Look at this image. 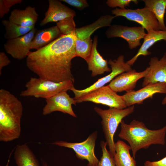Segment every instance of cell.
<instances>
[{"label": "cell", "instance_id": "obj_12", "mask_svg": "<svg viewBox=\"0 0 166 166\" xmlns=\"http://www.w3.org/2000/svg\"><path fill=\"white\" fill-rule=\"evenodd\" d=\"M37 30L35 27L23 36L7 40L4 45L7 53L18 60L26 58L30 51L31 43Z\"/></svg>", "mask_w": 166, "mask_h": 166}, {"label": "cell", "instance_id": "obj_25", "mask_svg": "<svg viewBox=\"0 0 166 166\" xmlns=\"http://www.w3.org/2000/svg\"><path fill=\"white\" fill-rule=\"evenodd\" d=\"M2 24L5 27V38L10 40L23 36L32 30L35 26L23 27L13 23L9 20H3Z\"/></svg>", "mask_w": 166, "mask_h": 166}, {"label": "cell", "instance_id": "obj_16", "mask_svg": "<svg viewBox=\"0 0 166 166\" xmlns=\"http://www.w3.org/2000/svg\"><path fill=\"white\" fill-rule=\"evenodd\" d=\"M49 7L40 25L43 26L50 22H58L66 18L74 17V10L63 4L60 1L49 0Z\"/></svg>", "mask_w": 166, "mask_h": 166}, {"label": "cell", "instance_id": "obj_1", "mask_svg": "<svg viewBox=\"0 0 166 166\" xmlns=\"http://www.w3.org/2000/svg\"><path fill=\"white\" fill-rule=\"evenodd\" d=\"M75 34L61 35L48 45L30 51L27 68L38 77L55 82L74 81L71 68L76 56Z\"/></svg>", "mask_w": 166, "mask_h": 166}, {"label": "cell", "instance_id": "obj_6", "mask_svg": "<svg viewBox=\"0 0 166 166\" xmlns=\"http://www.w3.org/2000/svg\"><path fill=\"white\" fill-rule=\"evenodd\" d=\"M77 103L90 101L120 109L127 106L122 96L118 95L108 85L88 93L76 99Z\"/></svg>", "mask_w": 166, "mask_h": 166}, {"label": "cell", "instance_id": "obj_3", "mask_svg": "<svg viewBox=\"0 0 166 166\" xmlns=\"http://www.w3.org/2000/svg\"><path fill=\"white\" fill-rule=\"evenodd\" d=\"M121 127L118 136L128 142L135 159L137 152L141 149H147L152 144H165L166 125L158 130H151L143 122L133 120L129 124L122 120Z\"/></svg>", "mask_w": 166, "mask_h": 166}, {"label": "cell", "instance_id": "obj_5", "mask_svg": "<svg viewBox=\"0 0 166 166\" xmlns=\"http://www.w3.org/2000/svg\"><path fill=\"white\" fill-rule=\"evenodd\" d=\"M134 108V105L122 109L109 108L103 109L97 107L94 108L95 111L102 119L101 124L105 142L113 156L115 153L114 134L123 119L133 113Z\"/></svg>", "mask_w": 166, "mask_h": 166}, {"label": "cell", "instance_id": "obj_8", "mask_svg": "<svg viewBox=\"0 0 166 166\" xmlns=\"http://www.w3.org/2000/svg\"><path fill=\"white\" fill-rule=\"evenodd\" d=\"M115 17L122 16L127 19L140 24L148 32L152 30H159L160 26L154 14L144 7L136 9L116 8L111 11Z\"/></svg>", "mask_w": 166, "mask_h": 166}, {"label": "cell", "instance_id": "obj_10", "mask_svg": "<svg viewBox=\"0 0 166 166\" xmlns=\"http://www.w3.org/2000/svg\"><path fill=\"white\" fill-rule=\"evenodd\" d=\"M105 34L108 38L119 37L124 39L128 43L129 48L133 49L141 45L140 40L144 38L146 33L141 26L128 27L114 24L109 27Z\"/></svg>", "mask_w": 166, "mask_h": 166}, {"label": "cell", "instance_id": "obj_2", "mask_svg": "<svg viewBox=\"0 0 166 166\" xmlns=\"http://www.w3.org/2000/svg\"><path fill=\"white\" fill-rule=\"evenodd\" d=\"M23 111L20 100L9 91L0 90V141L7 142L19 138Z\"/></svg>", "mask_w": 166, "mask_h": 166}, {"label": "cell", "instance_id": "obj_32", "mask_svg": "<svg viewBox=\"0 0 166 166\" xmlns=\"http://www.w3.org/2000/svg\"><path fill=\"white\" fill-rule=\"evenodd\" d=\"M10 61L5 53L2 52H0V75L2 74L3 68L8 65Z\"/></svg>", "mask_w": 166, "mask_h": 166}, {"label": "cell", "instance_id": "obj_13", "mask_svg": "<svg viewBox=\"0 0 166 166\" xmlns=\"http://www.w3.org/2000/svg\"><path fill=\"white\" fill-rule=\"evenodd\" d=\"M46 104L42 109V113L46 115L55 111H59L76 117L72 108V105H76V100L70 97L66 91L61 92L45 100Z\"/></svg>", "mask_w": 166, "mask_h": 166}, {"label": "cell", "instance_id": "obj_24", "mask_svg": "<svg viewBox=\"0 0 166 166\" xmlns=\"http://www.w3.org/2000/svg\"><path fill=\"white\" fill-rule=\"evenodd\" d=\"M145 7L148 8L155 16L159 23L160 30H166L164 16L166 8V0H144Z\"/></svg>", "mask_w": 166, "mask_h": 166}, {"label": "cell", "instance_id": "obj_17", "mask_svg": "<svg viewBox=\"0 0 166 166\" xmlns=\"http://www.w3.org/2000/svg\"><path fill=\"white\" fill-rule=\"evenodd\" d=\"M97 36H95L90 54L86 60L88 70L91 71V76L93 77L111 71V68L108 67V61L103 58L97 49Z\"/></svg>", "mask_w": 166, "mask_h": 166}, {"label": "cell", "instance_id": "obj_28", "mask_svg": "<svg viewBox=\"0 0 166 166\" xmlns=\"http://www.w3.org/2000/svg\"><path fill=\"white\" fill-rule=\"evenodd\" d=\"M107 143L101 141L100 146L101 148L102 155L100 160L96 166H116L114 156L106 147Z\"/></svg>", "mask_w": 166, "mask_h": 166}, {"label": "cell", "instance_id": "obj_9", "mask_svg": "<svg viewBox=\"0 0 166 166\" xmlns=\"http://www.w3.org/2000/svg\"><path fill=\"white\" fill-rule=\"evenodd\" d=\"M124 55H121L116 60H109L108 64L111 69V73L105 77L99 79L89 87L83 89L78 90L75 89L74 86H73L70 90L72 91L74 94V99L76 100L88 93L104 86L119 75L132 70L131 66L124 62Z\"/></svg>", "mask_w": 166, "mask_h": 166}, {"label": "cell", "instance_id": "obj_7", "mask_svg": "<svg viewBox=\"0 0 166 166\" xmlns=\"http://www.w3.org/2000/svg\"><path fill=\"white\" fill-rule=\"evenodd\" d=\"M97 132L94 131L87 139L81 142H70L63 141H57L52 144L60 147L72 149L76 156L79 159L85 160L88 162V166H96L99 160L94 152L96 141Z\"/></svg>", "mask_w": 166, "mask_h": 166}, {"label": "cell", "instance_id": "obj_11", "mask_svg": "<svg viewBox=\"0 0 166 166\" xmlns=\"http://www.w3.org/2000/svg\"><path fill=\"white\" fill-rule=\"evenodd\" d=\"M150 68L147 67L144 71L137 72L135 69L124 72L115 77L108 85L116 93L125 91L129 93L134 91L137 81L144 77L149 73Z\"/></svg>", "mask_w": 166, "mask_h": 166}, {"label": "cell", "instance_id": "obj_34", "mask_svg": "<svg viewBox=\"0 0 166 166\" xmlns=\"http://www.w3.org/2000/svg\"><path fill=\"white\" fill-rule=\"evenodd\" d=\"M42 166H48L47 164L45 163H43L42 164Z\"/></svg>", "mask_w": 166, "mask_h": 166}, {"label": "cell", "instance_id": "obj_19", "mask_svg": "<svg viewBox=\"0 0 166 166\" xmlns=\"http://www.w3.org/2000/svg\"><path fill=\"white\" fill-rule=\"evenodd\" d=\"M143 39V42L136 54L126 62L131 66L133 65L140 56L150 55L151 53L148 50V49L156 42L161 40L166 41V30H152L147 32Z\"/></svg>", "mask_w": 166, "mask_h": 166}, {"label": "cell", "instance_id": "obj_22", "mask_svg": "<svg viewBox=\"0 0 166 166\" xmlns=\"http://www.w3.org/2000/svg\"><path fill=\"white\" fill-rule=\"evenodd\" d=\"M129 145L122 140L115 143L114 159L116 166H136L135 159L130 154Z\"/></svg>", "mask_w": 166, "mask_h": 166}, {"label": "cell", "instance_id": "obj_33", "mask_svg": "<svg viewBox=\"0 0 166 166\" xmlns=\"http://www.w3.org/2000/svg\"><path fill=\"white\" fill-rule=\"evenodd\" d=\"M144 166H166V156L156 161L147 160L144 164Z\"/></svg>", "mask_w": 166, "mask_h": 166}, {"label": "cell", "instance_id": "obj_23", "mask_svg": "<svg viewBox=\"0 0 166 166\" xmlns=\"http://www.w3.org/2000/svg\"><path fill=\"white\" fill-rule=\"evenodd\" d=\"M115 16L107 15L101 17L93 23L80 28H76L75 34L80 39H84L90 37L91 35L98 29L110 26Z\"/></svg>", "mask_w": 166, "mask_h": 166}, {"label": "cell", "instance_id": "obj_21", "mask_svg": "<svg viewBox=\"0 0 166 166\" xmlns=\"http://www.w3.org/2000/svg\"><path fill=\"white\" fill-rule=\"evenodd\" d=\"M14 158L17 166H40L35 155L26 144L16 147Z\"/></svg>", "mask_w": 166, "mask_h": 166}, {"label": "cell", "instance_id": "obj_29", "mask_svg": "<svg viewBox=\"0 0 166 166\" xmlns=\"http://www.w3.org/2000/svg\"><path fill=\"white\" fill-rule=\"evenodd\" d=\"M22 1V0H0V18H2L7 14L12 6Z\"/></svg>", "mask_w": 166, "mask_h": 166}, {"label": "cell", "instance_id": "obj_15", "mask_svg": "<svg viewBox=\"0 0 166 166\" xmlns=\"http://www.w3.org/2000/svg\"><path fill=\"white\" fill-rule=\"evenodd\" d=\"M148 63L150 71L144 77L142 85V87L150 84L158 82L166 83V53L160 60L156 56L151 57ZM162 103L163 105L166 104V96Z\"/></svg>", "mask_w": 166, "mask_h": 166}, {"label": "cell", "instance_id": "obj_18", "mask_svg": "<svg viewBox=\"0 0 166 166\" xmlns=\"http://www.w3.org/2000/svg\"><path fill=\"white\" fill-rule=\"evenodd\" d=\"M38 16L34 7L28 6L24 10H13L11 12L9 20L22 27H31L35 26Z\"/></svg>", "mask_w": 166, "mask_h": 166}, {"label": "cell", "instance_id": "obj_20", "mask_svg": "<svg viewBox=\"0 0 166 166\" xmlns=\"http://www.w3.org/2000/svg\"><path fill=\"white\" fill-rule=\"evenodd\" d=\"M61 35L57 26L37 30L31 43L30 49L37 50L43 47Z\"/></svg>", "mask_w": 166, "mask_h": 166}, {"label": "cell", "instance_id": "obj_27", "mask_svg": "<svg viewBox=\"0 0 166 166\" xmlns=\"http://www.w3.org/2000/svg\"><path fill=\"white\" fill-rule=\"evenodd\" d=\"M73 18H67L57 22L56 26L62 35L75 34L76 28Z\"/></svg>", "mask_w": 166, "mask_h": 166}, {"label": "cell", "instance_id": "obj_4", "mask_svg": "<svg viewBox=\"0 0 166 166\" xmlns=\"http://www.w3.org/2000/svg\"><path fill=\"white\" fill-rule=\"evenodd\" d=\"M73 82L71 80L55 82L39 77H31L25 85L26 89L22 91L20 95L46 100L61 92L70 90Z\"/></svg>", "mask_w": 166, "mask_h": 166}, {"label": "cell", "instance_id": "obj_26", "mask_svg": "<svg viewBox=\"0 0 166 166\" xmlns=\"http://www.w3.org/2000/svg\"><path fill=\"white\" fill-rule=\"evenodd\" d=\"M93 40L90 37L81 39L76 37L75 51L76 57H79L85 61L89 56L93 46Z\"/></svg>", "mask_w": 166, "mask_h": 166}, {"label": "cell", "instance_id": "obj_30", "mask_svg": "<svg viewBox=\"0 0 166 166\" xmlns=\"http://www.w3.org/2000/svg\"><path fill=\"white\" fill-rule=\"evenodd\" d=\"M132 2L136 4L138 3V1L136 0H108L106 3L110 7H119L120 9H123L127 6H129Z\"/></svg>", "mask_w": 166, "mask_h": 166}, {"label": "cell", "instance_id": "obj_31", "mask_svg": "<svg viewBox=\"0 0 166 166\" xmlns=\"http://www.w3.org/2000/svg\"><path fill=\"white\" fill-rule=\"evenodd\" d=\"M60 1L65 2L79 10H82L89 6L86 0H62Z\"/></svg>", "mask_w": 166, "mask_h": 166}, {"label": "cell", "instance_id": "obj_14", "mask_svg": "<svg viewBox=\"0 0 166 166\" xmlns=\"http://www.w3.org/2000/svg\"><path fill=\"white\" fill-rule=\"evenodd\" d=\"M156 93L166 94V83L150 84L137 91L126 93L122 96L127 107H128L136 104H142L145 100L152 98Z\"/></svg>", "mask_w": 166, "mask_h": 166}]
</instances>
